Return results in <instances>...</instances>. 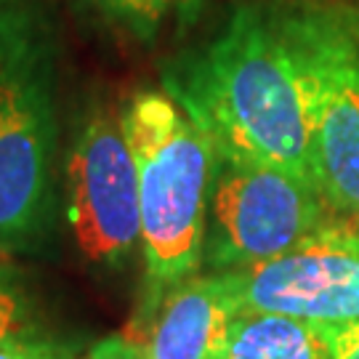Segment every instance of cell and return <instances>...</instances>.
<instances>
[{
	"mask_svg": "<svg viewBox=\"0 0 359 359\" xmlns=\"http://www.w3.org/2000/svg\"><path fill=\"white\" fill-rule=\"evenodd\" d=\"M163 90L216 154L280 168L317 187L304 93L274 6L231 8L210 38L165 62Z\"/></svg>",
	"mask_w": 359,
	"mask_h": 359,
	"instance_id": "6da1fadb",
	"label": "cell"
},
{
	"mask_svg": "<svg viewBox=\"0 0 359 359\" xmlns=\"http://www.w3.org/2000/svg\"><path fill=\"white\" fill-rule=\"evenodd\" d=\"M62 27L53 0H0V253L56 231Z\"/></svg>",
	"mask_w": 359,
	"mask_h": 359,
	"instance_id": "7a4b0ae2",
	"label": "cell"
},
{
	"mask_svg": "<svg viewBox=\"0 0 359 359\" xmlns=\"http://www.w3.org/2000/svg\"><path fill=\"white\" fill-rule=\"evenodd\" d=\"M117 115L139 179L147 320L173 285L203 266L216 149L165 90L130 93Z\"/></svg>",
	"mask_w": 359,
	"mask_h": 359,
	"instance_id": "3957f363",
	"label": "cell"
},
{
	"mask_svg": "<svg viewBox=\"0 0 359 359\" xmlns=\"http://www.w3.org/2000/svg\"><path fill=\"white\" fill-rule=\"evenodd\" d=\"M304 93L317 189L335 213L359 221V46L338 6H274Z\"/></svg>",
	"mask_w": 359,
	"mask_h": 359,
	"instance_id": "277c9868",
	"label": "cell"
},
{
	"mask_svg": "<svg viewBox=\"0 0 359 359\" xmlns=\"http://www.w3.org/2000/svg\"><path fill=\"white\" fill-rule=\"evenodd\" d=\"M322 192L287 170L216 154L203 264L213 271L280 256L341 221Z\"/></svg>",
	"mask_w": 359,
	"mask_h": 359,
	"instance_id": "5b68a950",
	"label": "cell"
},
{
	"mask_svg": "<svg viewBox=\"0 0 359 359\" xmlns=\"http://www.w3.org/2000/svg\"><path fill=\"white\" fill-rule=\"evenodd\" d=\"M65 210L80 256L123 266L142 248L139 179L120 115L107 104L80 112L65 154Z\"/></svg>",
	"mask_w": 359,
	"mask_h": 359,
	"instance_id": "8992f818",
	"label": "cell"
},
{
	"mask_svg": "<svg viewBox=\"0 0 359 359\" xmlns=\"http://www.w3.org/2000/svg\"><path fill=\"white\" fill-rule=\"evenodd\" d=\"M224 274L240 309L322 325L359 322V221L341 218L280 256Z\"/></svg>",
	"mask_w": 359,
	"mask_h": 359,
	"instance_id": "52a82bcc",
	"label": "cell"
},
{
	"mask_svg": "<svg viewBox=\"0 0 359 359\" xmlns=\"http://www.w3.org/2000/svg\"><path fill=\"white\" fill-rule=\"evenodd\" d=\"M237 311L224 271L194 274L160 298L136 338L147 359H213Z\"/></svg>",
	"mask_w": 359,
	"mask_h": 359,
	"instance_id": "ba28073f",
	"label": "cell"
},
{
	"mask_svg": "<svg viewBox=\"0 0 359 359\" xmlns=\"http://www.w3.org/2000/svg\"><path fill=\"white\" fill-rule=\"evenodd\" d=\"M213 359H335V325L240 309Z\"/></svg>",
	"mask_w": 359,
	"mask_h": 359,
	"instance_id": "9c48e42d",
	"label": "cell"
},
{
	"mask_svg": "<svg viewBox=\"0 0 359 359\" xmlns=\"http://www.w3.org/2000/svg\"><path fill=\"white\" fill-rule=\"evenodd\" d=\"M69 346L43 314L40 298L13 264L0 261V348Z\"/></svg>",
	"mask_w": 359,
	"mask_h": 359,
	"instance_id": "30bf717a",
	"label": "cell"
},
{
	"mask_svg": "<svg viewBox=\"0 0 359 359\" xmlns=\"http://www.w3.org/2000/svg\"><path fill=\"white\" fill-rule=\"evenodd\" d=\"M194 0H72L80 13L139 43H152Z\"/></svg>",
	"mask_w": 359,
	"mask_h": 359,
	"instance_id": "8fae6325",
	"label": "cell"
},
{
	"mask_svg": "<svg viewBox=\"0 0 359 359\" xmlns=\"http://www.w3.org/2000/svg\"><path fill=\"white\" fill-rule=\"evenodd\" d=\"M86 359H147V354L133 333H112L96 341Z\"/></svg>",
	"mask_w": 359,
	"mask_h": 359,
	"instance_id": "7c38bea8",
	"label": "cell"
},
{
	"mask_svg": "<svg viewBox=\"0 0 359 359\" xmlns=\"http://www.w3.org/2000/svg\"><path fill=\"white\" fill-rule=\"evenodd\" d=\"M335 359H359V322L335 325Z\"/></svg>",
	"mask_w": 359,
	"mask_h": 359,
	"instance_id": "4fadbf2b",
	"label": "cell"
},
{
	"mask_svg": "<svg viewBox=\"0 0 359 359\" xmlns=\"http://www.w3.org/2000/svg\"><path fill=\"white\" fill-rule=\"evenodd\" d=\"M0 359H80L69 346L65 348H0Z\"/></svg>",
	"mask_w": 359,
	"mask_h": 359,
	"instance_id": "5bb4252c",
	"label": "cell"
},
{
	"mask_svg": "<svg viewBox=\"0 0 359 359\" xmlns=\"http://www.w3.org/2000/svg\"><path fill=\"white\" fill-rule=\"evenodd\" d=\"M335 6H338V13H341L344 25L348 27L351 38L357 40L359 46V6H348V3H335Z\"/></svg>",
	"mask_w": 359,
	"mask_h": 359,
	"instance_id": "9a60e30c",
	"label": "cell"
}]
</instances>
